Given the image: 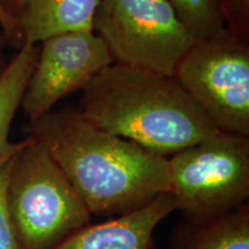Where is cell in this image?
Segmentation results:
<instances>
[{"label": "cell", "instance_id": "cell-3", "mask_svg": "<svg viewBox=\"0 0 249 249\" xmlns=\"http://www.w3.org/2000/svg\"><path fill=\"white\" fill-rule=\"evenodd\" d=\"M6 198L21 249H52L91 222L70 180L33 135L12 157Z\"/></svg>", "mask_w": 249, "mask_h": 249}, {"label": "cell", "instance_id": "cell-5", "mask_svg": "<svg viewBox=\"0 0 249 249\" xmlns=\"http://www.w3.org/2000/svg\"><path fill=\"white\" fill-rule=\"evenodd\" d=\"M173 77L218 130L249 136V40L226 28L195 39Z\"/></svg>", "mask_w": 249, "mask_h": 249}, {"label": "cell", "instance_id": "cell-8", "mask_svg": "<svg viewBox=\"0 0 249 249\" xmlns=\"http://www.w3.org/2000/svg\"><path fill=\"white\" fill-rule=\"evenodd\" d=\"M177 210L176 197L165 193L130 213L90 223L52 249H155V230Z\"/></svg>", "mask_w": 249, "mask_h": 249}, {"label": "cell", "instance_id": "cell-12", "mask_svg": "<svg viewBox=\"0 0 249 249\" xmlns=\"http://www.w3.org/2000/svg\"><path fill=\"white\" fill-rule=\"evenodd\" d=\"M194 39L207 38L225 28L220 0H166Z\"/></svg>", "mask_w": 249, "mask_h": 249}, {"label": "cell", "instance_id": "cell-15", "mask_svg": "<svg viewBox=\"0 0 249 249\" xmlns=\"http://www.w3.org/2000/svg\"><path fill=\"white\" fill-rule=\"evenodd\" d=\"M0 26L4 30L5 36L7 37L9 42L14 43V44L22 45V39H21L20 28L17 21H14L6 12L0 7Z\"/></svg>", "mask_w": 249, "mask_h": 249}, {"label": "cell", "instance_id": "cell-2", "mask_svg": "<svg viewBox=\"0 0 249 249\" xmlns=\"http://www.w3.org/2000/svg\"><path fill=\"white\" fill-rule=\"evenodd\" d=\"M81 91L89 123L163 157L218 132L173 76L113 62Z\"/></svg>", "mask_w": 249, "mask_h": 249}, {"label": "cell", "instance_id": "cell-16", "mask_svg": "<svg viewBox=\"0 0 249 249\" xmlns=\"http://www.w3.org/2000/svg\"><path fill=\"white\" fill-rule=\"evenodd\" d=\"M22 6L23 0H0V7L4 9L14 21H17L18 24L21 12H22Z\"/></svg>", "mask_w": 249, "mask_h": 249}, {"label": "cell", "instance_id": "cell-10", "mask_svg": "<svg viewBox=\"0 0 249 249\" xmlns=\"http://www.w3.org/2000/svg\"><path fill=\"white\" fill-rule=\"evenodd\" d=\"M169 249H249V202L223 216L173 229Z\"/></svg>", "mask_w": 249, "mask_h": 249}, {"label": "cell", "instance_id": "cell-4", "mask_svg": "<svg viewBox=\"0 0 249 249\" xmlns=\"http://www.w3.org/2000/svg\"><path fill=\"white\" fill-rule=\"evenodd\" d=\"M167 160L171 194L185 220L204 222L248 202L249 136L218 130Z\"/></svg>", "mask_w": 249, "mask_h": 249}, {"label": "cell", "instance_id": "cell-1", "mask_svg": "<svg viewBox=\"0 0 249 249\" xmlns=\"http://www.w3.org/2000/svg\"><path fill=\"white\" fill-rule=\"evenodd\" d=\"M70 180L91 214L117 217L171 193L169 160L93 126L79 108L49 112L31 134Z\"/></svg>", "mask_w": 249, "mask_h": 249}, {"label": "cell", "instance_id": "cell-9", "mask_svg": "<svg viewBox=\"0 0 249 249\" xmlns=\"http://www.w3.org/2000/svg\"><path fill=\"white\" fill-rule=\"evenodd\" d=\"M98 0H23L18 18L22 43L42 40L70 31L92 30Z\"/></svg>", "mask_w": 249, "mask_h": 249}, {"label": "cell", "instance_id": "cell-6", "mask_svg": "<svg viewBox=\"0 0 249 249\" xmlns=\"http://www.w3.org/2000/svg\"><path fill=\"white\" fill-rule=\"evenodd\" d=\"M92 30L114 64L165 76L195 40L166 0H98Z\"/></svg>", "mask_w": 249, "mask_h": 249}, {"label": "cell", "instance_id": "cell-11", "mask_svg": "<svg viewBox=\"0 0 249 249\" xmlns=\"http://www.w3.org/2000/svg\"><path fill=\"white\" fill-rule=\"evenodd\" d=\"M38 44L22 43L13 59L0 74V169L20 149L21 142H12L9 132L22 96L35 66Z\"/></svg>", "mask_w": 249, "mask_h": 249}, {"label": "cell", "instance_id": "cell-7", "mask_svg": "<svg viewBox=\"0 0 249 249\" xmlns=\"http://www.w3.org/2000/svg\"><path fill=\"white\" fill-rule=\"evenodd\" d=\"M111 64L113 59L107 46L93 30L49 37L39 43L20 107L30 123H36Z\"/></svg>", "mask_w": 249, "mask_h": 249}, {"label": "cell", "instance_id": "cell-13", "mask_svg": "<svg viewBox=\"0 0 249 249\" xmlns=\"http://www.w3.org/2000/svg\"><path fill=\"white\" fill-rule=\"evenodd\" d=\"M11 160L0 169V249H21L9 216L6 198Z\"/></svg>", "mask_w": 249, "mask_h": 249}, {"label": "cell", "instance_id": "cell-17", "mask_svg": "<svg viewBox=\"0 0 249 249\" xmlns=\"http://www.w3.org/2000/svg\"><path fill=\"white\" fill-rule=\"evenodd\" d=\"M6 65L7 64L5 62L4 55H2V45H1V40H0V74H1L2 71L5 70Z\"/></svg>", "mask_w": 249, "mask_h": 249}, {"label": "cell", "instance_id": "cell-14", "mask_svg": "<svg viewBox=\"0 0 249 249\" xmlns=\"http://www.w3.org/2000/svg\"><path fill=\"white\" fill-rule=\"evenodd\" d=\"M220 2L226 29L249 40V0H220Z\"/></svg>", "mask_w": 249, "mask_h": 249}]
</instances>
